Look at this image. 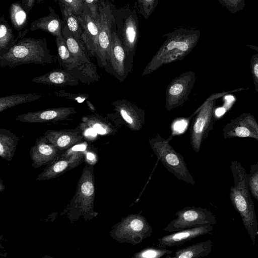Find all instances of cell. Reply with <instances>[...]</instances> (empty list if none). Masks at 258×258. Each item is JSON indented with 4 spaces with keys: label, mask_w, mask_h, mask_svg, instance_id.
<instances>
[{
    "label": "cell",
    "mask_w": 258,
    "mask_h": 258,
    "mask_svg": "<svg viewBox=\"0 0 258 258\" xmlns=\"http://www.w3.org/2000/svg\"><path fill=\"white\" fill-rule=\"evenodd\" d=\"M62 35L74 57L95 81H98L100 77L97 73L96 66L91 60L89 54L83 43L75 38L66 25L62 29Z\"/></svg>",
    "instance_id": "obj_15"
},
{
    "label": "cell",
    "mask_w": 258,
    "mask_h": 258,
    "mask_svg": "<svg viewBox=\"0 0 258 258\" xmlns=\"http://www.w3.org/2000/svg\"><path fill=\"white\" fill-rule=\"evenodd\" d=\"M152 232V227L144 216L139 214H131L122 217L112 227L110 233L119 242L136 245L150 237Z\"/></svg>",
    "instance_id": "obj_7"
},
{
    "label": "cell",
    "mask_w": 258,
    "mask_h": 258,
    "mask_svg": "<svg viewBox=\"0 0 258 258\" xmlns=\"http://www.w3.org/2000/svg\"><path fill=\"white\" fill-rule=\"evenodd\" d=\"M230 168L234 185L230 188L229 198L233 206L240 214L250 240L254 245L258 235V221L249 192L248 174L237 161H232Z\"/></svg>",
    "instance_id": "obj_2"
},
{
    "label": "cell",
    "mask_w": 258,
    "mask_h": 258,
    "mask_svg": "<svg viewBox=\"0 0 258 258\" xmlns=\"http://www.w3.org/2000/svg\"><path fill=\"white\" fill-rule=\"evenodd\" d=\"M30 29L31 31L42 30L55 37L62 35L61 23L59 19L52 16L44 17L35 20L31 23Z\"/></svg>",
    "instance_id": "obj_27"
},
{
    "label": "cell",
    "mask_w": 258,
    "mask_h": 258,
    "mask_svg": "<svg viewBox=\"0 0 258 258\" xmlns=\"http://www.w3.org/2000/svg\"><path fill=\"white\" fill-rule=\"evenodd\" d=\"M60 1L64 7L71 8L76 16L82 14L84 8V0H60Z\"/></svg>",
    "instance_id": "obj_37"
},
{
    "label": "cell",
    "mask_w": 258,
    "mask_h": 258,
    "mask_svg": "<svg viewBox=\"0 0 258 258\" xmlns=\"http://www.w3.org/2000/svg\"><path fill=\"white\" fill-rule=\"evenodd\" d=\"M214 230L213 225H207L183 229L163 236L158 239L157 246L161 247L177 246Z\"/></svg>",
    "instance_id": "obj_18"
},
{
    "label": "cell",
    "mask_w": 258,
    "mask_h": 258,
    "mask_svg": "<svg viewBox=\"0 0 258 258\" xmlns=\"http://www.w3.org/2000/svg\"><path fill=\"white\" fill-rule=\"evenodd\" d=\"M196 80L195 72L186 71L173 79L166 87L165 107L170 111L181 106L188 98Z\"/></svg>",
    "instance_id": "obj_10"
},
{
    "label": "cell",
    "mask_w": 258,
    "mask_h": 258,
    "mask_svg": "<svg viewBox=\"0 0 258 258\" xmlns=\"http://www.w3.org/2000/svg\"><path fill=\"white\" fill-rule=\"evenodd\" d=\"M99 114L87 115L82 118V123L80 124L81 129L88 128L95 130L102 135H114L117 131L108 120Z\"/></svg>",
    "instance_id": "obj_22"
},
{
    "label": "cell",
    "mask_w": 258,
    "mask_h": 258,
    "mask_svg": "<svg viewBox=\"0 0 258 258\" xmlns=\"http://www.w3.org/2000/svg\"><path fill=\"white\" fill-rule=\"evenodd\" d=\"M82 158L81 151H76L70 157L55 162L38 177V179L53 178L66 170L69 166L75 165Z\"/></svg>",
    "instance_id": "obj_24"
},
{
    "label": "cell",
    "mask_w": 258,
    "mask_h": 258,
    "mask_svg": "<svg viewBox=\"0 0 258 258\" xmlns=\"http://www.w3.org/2000/svg\"><path fill=\"white\" fill-rule=\"evenodd\" d=\"M108 66H110L112 70L111 73L119 81H123L128 73L126 55L122 42L116 33L115 22L112 31L109 58L105 68Z\"/></svg>",
    "instance_id": "obj_17"
},
{
    "label": "cell",
    "mask_w": 258,
    "mask_h": 258,
    "mask_svg": "<svg viewBox=\"0 0 258 258\" xmlns=\"http://www.w3.org/2000/svg\"><path fill=\"white\" fill-rule=\"evenodd\" d=\"M170 138L165 139L156 135L149 144L157 158L171 173L178 179L194 185L196 181L189 172L184 157L170 145Z\"/></svg>",
    "instance_id": "obj_6"
},
{
    "label": "cell",
    "mask_w": 258,
    "mask_h": 258,
    "mask_svg": "<svg viewBox=\"0 0 258 258\" xmlns=\"http://www.w3.org/2000/svg\"><path fill=\"white\" fill-rule=\"evenodd\" d=\"M1 18L0 25V55L5 53L13 45L14 37L13 31L11 27Z\"/></svg>",
    "instance_id": "obj_31"
},
{
    "label": "cell",
    "mask_w": 258,
    "mask_h": 258,
    "mask_svg": "<svg viewBox=\"0 0 258 258\" xmlns=\"http://www.w3.org/2000/svg\"><path fill=\"white\" fill-rule=\"evenodd\" d=\"M82 28L81 41L89 55L96 57L99 35V15L97 19L92 16L84 6L82 14L77 16Z\"/></svg>",
    "instance_id": "obj_14"
},
{
    "label": "cell",
    "mask_w": 258,
    "mask_h": 258,
    "mask_svg": "<svg viewBox=\"0 0 258 258\" xmlns=\"http://www.w3.org/2000/svg\"><path fill=\"white\" fill-rule=\"evenodd\" d=\"M247 46L248 47H250V48H252V49H255V50H256L258 51V47H256V46H253V45H247Z\"/></svg>",
    "instance_id": "obj_43"
},
{
    "label": "cell",
    "mask_w": 258,
    "mask_h": 258,
    "mask_svg": "<svg viewBox=\"0 0 258 258\" xmlns=\"http://www.w3.org/2000/svg\"><path fill=\"white\" fill-rule=\"evenodd\" d=\"M19 137L10 131L0 129V156L7 160L13 158L17 148Z\"/></svg>",
    "instance_id": "obj_25"
},
{
    "label": "cell",
    "mask_w": 258,
    "mask_h": 258,
    "mask_svg": "<svg viewBox=\"0 0 258 258\" xmlns=\"http://www.w3.org/2000/svg\"><path fill=\"white\" fill-rule=\"evenodd\" d=\"M57 57L63 69L82 83L90 84L95 81L76 60L69 50L63 36L56 37Z\"/></svg>",
    "instance_id": "obj_11"
},
{
    "label": "cell",
    "mask_w": 258,
    "mask_h": 258,
    "mask_svg": "<svg viewBox=\"0 0 258 258\" xmlns=\"http://www.w3.org/2000/svg\"><path fill=\"white\" fill-rule=\"evenodd\" d=\"M177 217L170 222L164 231L174 232L183 229L217 223L216 217L210 210L195 206L186 207L175 213Z\"/></svg>",
    "instance_id": "obj_9"
},
{
    "label": "cell",
    "mask_w": 258,
    "mask_h": 258,
    "mask_svg": "<svg viewBox=\"0 0 258 258\" xmlns=\"http://www.w3.org/2000/svg\"><path fill=\"white\" fill-rule=\"evenodd\" d=\"M248 183L249 191L258 201V164L251 166L248 174Z\"/></svg>",
    "instance_id": "obj_33"
},
{
    "label": "cell",
    "mask_w": 258,
    "mask_h": 258,
    "mask_svg": "<svg viewBox=\"0 0 258 258\" xmlns=\"http://www.w3.org/2000/svg\"><path fill=\"white\" fill-rule=\"evenodd\" d=\"M231 13L234 14L242 10L245 5L244 0H217Z\"/></svg>",
    "instance_id": "obj_36"
},
{
    "label": "cell",
    "mask_w": 258,
    "mask_h": 258,
    "mask_svg": "<svg viewBox=\"0 0 258 258\" xmlns=\"http://www.w3.org/2000/svg\"><path fill=\"white\" fill-rule=\"evenodd\" d=\"M114 112L133 131H140L145 122L144 110L125 99H118L111 103Z\"/></svg>",
    "instance_id": "obj_13"
},
{
    "label": "cell",
    "mask_w": 258,
    "mask_h": 258,
    "mask_svg": "<svg viewBox=\"0 0 258 258\" xmlns=\"http://www.w3.org/2000/svg\"><path fill=\"white\" fill-rule=\"evenodd\" d=\"M63 14L66 25L70 31L77 40L81 41L82 28L77 16L71 8L67 7H64Z\"/></svg>",
    "instance_id": "obj_30"
},
{
    "label": "cell",
    "mask_w": 258,
    "mask_h": 258,
    "mask_svg": "<svg viewBox=\"0 0 258 258\" xmlns=\"http://www.w3.org/2000/svg\"><path fill=\"white\" fill-rule=\"evenodd\" d=\"M80 128L75 130H49L44 133V136L58 150H64L82 141L83 136Z\"/></svg>",
    "instance_id": "obj_19"
},
{
    "label": "cell",
    "mask_w": 258,
    "mask_h": 258,
    "mask_svg": "<svg viewBox=\"0 0 258 258\" xmlns=\"http://www.w3.org/2000/svg\"><path fill=\"white\" fill-rule=\"evenodd\" d=\"M54 56L47 48L45 39L24 38L0 55V66L13 68L25 64L53 63Z\"/></svg>",
    "instance_id": "obj_3"
},
{
    "label": "cell",
    "mask_w": 258,
    "mask_h": 258,
    "mask_svg": "<svg viewBox=\"0 0 258 258\" xmlns=\"http://www.w3.org/2000/svg\"><path fill=\"white\" fill-rule=\"evenodd\" d=\"M245 89L244 88H240L213 93L210 95L198 109L197 114L191 126L190 131V145L195 152H199L202 142L207 138L209 133L213 127L216 100L226 95Z\"/></svg>",
    "instance_id": "obj_5"
},
{
    "label": "cell",
    "mask_w": 258,
    "mask_h": 258,
    "mask_svg": "<svg viewBox=\"0 0 258 258\" xmlns=\"http://www.w3.org/2000/svg\"><path fill=\"white\" fill-rule=\"evenodd\" d=\"M57 151L58 149L44 136L37 138L30 150L33 166L38 167L51 161L56 156Z\"/></svg>",
    "instance_id": "obj_20"
},
{
    "label": "cell",
    "mask_w": 258,
    "mask_h": 258,
    "mask_svg": "<svg viewBox=\"0 0 258 258\" xmlns=\"http://www.w3.org/2000/svg\"><path fill=\"white\" fill-rule=\"evenodd\" d=\"M87 104L89 107V109L91 110V111H94L95 110V108L94 105L89 101H87Z\"/></svg>",
    "instance_id": "obj_42"
},
{
    "label": "cell",
    "mask_w": 258,
    "mask_h": 258,
    "mask_svg": "<svg viewBox=\"0 0 258 258\" xmlns=\"http://www.w3.org/2000/svg\"><path fill=\"white\" fill-rule=\"evenodd\" d=\"M199 30L180 27L163 36L166 39L143 70L149 75L162 66L183 59L196 46L200 37Z\"/></svg>",
    "instance_id": "obj_1"
},
{
    "label": "cell",
    "mask_w": 258,
    "mask_h": 258,
    "mask_svg": "<svg viewBox=\"0 0 258 258\" xmlns=\"http://www.w3.org/2000/svg\"><path fill=\"white\" fill-rule=\"evenodd\" d=\"M224 138H250L258 141V122L253 115L243 113L227 123L222 130Z\"/></svg>",
    "instance_id": "obj_12"
},
{
    "label": "cell",
    "mask_w": 258,
    "mask_h": 258,
    "mask_svg": "<svg viewBox=\"0 0 258 258\" xmlns=\"http://www.w3.org/2000/svg\"><path fill=\"white\" fill-rule=\"evenodd\" d=\"M76 112L72 107H59L21 114L16 120L28 123H54L66 120Z\"/></svg>",
    "instance_id": "obj_16"
},
{
    "label": "cell",
    "mask_w": 258,
    "mask_h": 258,
    "mask_svg": "<svg viewBox=\"0 0 258 258\" xmlns=\"http://www.w3.org/2000/svg\"><path fill=\"white\" fill-rule=\"evenodd\" d=\"M158 0H137L139 13L148 19L156 9Z\"/></svg>",
    "instance_id": "obj_34"
},
{
    "label": "cell",
    "mask_w": 258,
    "mask_h": 258,
    "mask_svg": "<svg viewBox=\"0 0 258 258\" xmlns=\"http://www.w3.org/2000/svg\"><path fill=\"white\" fill-rule=\"evenodd\" d=\"M32 82L37 84H43L54 86H77L79 80L63 69H55L35 77Z\"/></svg>",
    "instance_id": "obj_21"
},
{
    "label": "cell",
    "mask_w": 258,
    "mask_h": 258,
    "mask_svg": "<svg viewBox=\"0 0 258 258\" xmlns=\"http://www.w3.org/2000/svg\"><path fill=\"white\" fill-rule=\"evenodd\" d=\"M10 17L14 27L19 30L22 29L27 22V14L18 3L11 5L9 10Z\"/></svg>",
    "instance_id": "obj_29"
},
{
    "label": "cell",
    "mask_w": 258,
    "mask_h": 258,
    "mask_svg": "<svg viewBox=\"0 0 258 258\" xmlns=\"http://www.w3.org/2000/svg\"><path fill=\"white\" fill-rule=\"evenodd\" d=\"M114 8L110 3L102 1L99 7V35L96 60L99 67L105 68L109 60L113 28Z\"/></svg>",
    "instance_id": "obj_8"
},
{
    "label": "cell",
    "mask_w": 258,
    "mask_h": 258,
    "mask_svg": "<svg viewBox=\"0 0 258 258\" xmlns=\"http://www.w3.org/2000/svg\"><path fill=\"white\" fill-rule=\"evenodd\" d=\"M52 94L54 96L66 98L68 99L77 101L79 103H82L89 98L88 94L75 93L66 91V90H59L53 92Z\"/></svg>",
    "instance_id": "obj_35"
},
{
    "label": "cell",
    "mask_w": 258,
    "mask_h": 258,
    "mask_svg": "<svg viewBox=\"0 0 258 258\" xmlns=\"http://www.w3.org/2000/svg\"><path fill=\"white\" fill-rule=\"evenodd\" d=\"M137 8V4H135L132 8L125 6L114 10L116 31L126 53L128 72L133 66L134 57L140 35Z\"/></svg>",
    "instance_id": "obj_4"
},
{
    "label": "cell",
    "mask_w": 258,
    "mask_h": 258,
    "mask_svg": "<svg viewBox=\"0 0 258 258\" xmlns=\"http://www.w3.org/2000/svg\"><path fill=\"white\" fill-rule=\"evenodd\" d=\"M42 95L38 93L17 94L0 98V112L5 110L23 103L38 100Z\"/></svg>",
    "instance_id": "obj_28"
},
{
    "label": "cell",
    "mask_w": 258,
    "mask_h": 258,
    "mask_svg": "<svg viewBox=\"0 0 258 258\" xmlns=\"http://www.w3.org/2000/svg\"><path fill=\"white\" fill-rule=\"evenodd\" d=\"M250 62L251 73L253 78L254 89L258 92V53L252 56Z\"/></svg>",
    "instance_id": "obj_38"
},
{
    "label": "cell",
    "mask_w": 258,
    "mask_h": 258,
    "mask_svg": "<svg viewBox=\"0 0 258 258\" xmlns=\"http://www.w3.org/2000/svg\"><path fill=\"white\" fill-rule=\"evenodd\" d=\"M84 6L86 7L92 16L97 19L99 15V7L100 2L99 0H84Z\"/></svg>",
    "instance_id": "obj_39"
},
{
    "label": "cell",
    "mask_w": 258,
    "mask_h": 258,
    "mask_svg": "<svg viewBox=\"0 0 258 258\" xmlns=\"http://www.w3.org/2000/svg\"><path fill=\"white\" fill-rule=\"evenodd\" d=\"M86 158L88 161L92 162L95 159L96 157L92 153L88 152L86 154Z\"/></svg>",
    "instance_id": "obj_40"
},
{
    "label": "cell",
    "mask_w": 258,
    "mask_h": 258,
    "mask_svg": "<svg viewBox=\"0 0 258 258\" xmlns=\"http://www.w3.org/2000/svg\"><path fill=\"white\" fill-rule=\"evenodd\" d=\"M79 202L82 209L88 210L91 207L94 195V187L92 177L83 174L79 187Z\"/></svg>",
    "instance_id": "obj_26"
},
{
    "label": "cell",
    "mask_w": 258,
    "mask_h": 258,
    "mask_svg": "<svg viewBox=\"0 0 258 258\" xmlns=\"http://www.w3.org/2000/svg\"><path fill=\"white\" fill-rule=\"evenodd\" d=\"M29 8L33 7L35 0H24Z\"/></svg>",
    "instance_id": "obj_41"
},
{
    "label": "cell",
    "mask_w": 258,
    "mask_h": 258,
    "mask_svg": "<svg viewBox=\"0 0 258 258\" xmlns=\"http://www.w3.org/2000/svg\"><path fill=\"white\" fill-rule=\"evenodd\" d=\"M172 251L166 247H147L135 253L133 258H160L165 254H170Z\"/></svg>",
    "instance_id": "obj_32"
},
{
    "label": "cell",
    "mask_w": 258,
    "mask_h": 258,
    "mask_svg": "<svg viewBox=\"0 0 258 258\" xmlns=\"http://www.w3.org/2000/svg\"><path fill=\"white\" fill-rule=\"evenodd\" d=\"M213 243L210 239L178 249L174 255L166 258H199L207 256L211 252Z\"/></svg>",
    "instance_id": "obj_23"
}]
</instances>
